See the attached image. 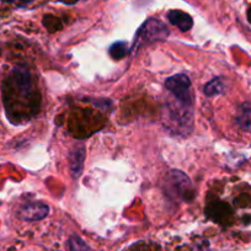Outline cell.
<instances>
[{"label":"cell","mask_w":251,"mask_h":251,"mask_svg":"<svg viewBox=\"0 0 251 251\" xmlns=\"http://www.w3.org/2000/svg\"><path fill=\"white\" fill-rule=\"evenodd\" d=\"M169 36V28L158 19H148L137 32L132 50H136L143 43L163 41Z\"/></svg>","instance_id":"obj_1"},{"label":"cell","mask_w":251,"mask_h":251,"mask_svg":"<svg viewBox=\"0 0 251 251\" xmlns=\"http://www.w3.org/2000/svg\"><path fill=\"white\" fill-rule=\"evenodd\" d=\"M165 88L173 94V96L182 102L192 103L191 93V80L185 74H176L165 80Z\"/></svg>","instance_id":"obj_2"},{"label":"cell","mask_w":251,"mask_h":251,"mask_svg":"<svg viewBox=\"0 0 251 251\" xmlns=\"http://www.w3.org/2000/svg\"><path fill=\"white\" fill-rule=\"evenodd\" d=\"M169 182L174 192L183 201H191L195 196V190L191 180L180 170H171L169 174Z\"/></svg>","instance_id":"obj_3"},{"label":"cell","mask_w":251,"mask_h":251,"mask_svg":"<svg viewBox=\"0 0 251 251\" xmlns=\"http://www.w3.org/2000/svg\"><path fill=\"white\" fill-rule=\"evenodd\" d=\"M173 106H168V117L171 123L177 125V127H188L191 128L192 125V103L182 102L177 100Z\"/></svg>","instance_id":"obj_4"},{"label":"cell","mask_w":251,"mask_h":251,"mask_svg":"<svg viewBox=\"0 0 251 251\" xmlns=\"http://www.w3.org/2000/svg\"><path fill=\"white\" fill-rule=\"evenodd\" d=\"M48 212H50V207L47 204L42 202H28L21 207L19 214L24 221L35 222L46 218L48 216Z\"/></svg>","instance_id":"obj_5"},{"label":"cell","mask_w":251,"mask_h":251,"mask_svg":"<svg viewBox=\"0 0 251 251\" xmlns=\"http://www.w3.org/2000/svg\"><path fill=\"white\" fill-rule=\"evenodd\" d=\"M85 160V148L83 146H76L69 155V168L74 178H78L81 175Z\"/></svg>","instance_id":"obj_6"},{"label":"cell","mask_w":251,"mask_h":251,"mask_svg":"<svg viewBox=\"0 0 251 251\" xmlns=\"http://www.w3.org/2000/svg\"><path fill=\"white\" fill-rule=\"evenodd\" d=\"M168 19L174 26L180 28L181 31H188L194 25V20H192L191 16L180 10L169 11Z\"/></svg>","instance_id":"obj_7"},{"label":"cell","mask_w":251,"mask_h":251,"mask_svg":"<svg viewBox=\"0 0 251 251\" xmlns=\"http://www.w3.org/2000/svg\"><path fill=\"white\" fill-rule=\"evenodd\" d=\"M236 123L246 132H251V105L243 103L236 113Z\"/></svg>","instance_id":"obj_8"},{"label":"cell","mask_w":251,"mask_h":251,"mask_svg":"<svg viewBox=\"0 0 251 251\" xmlns=\"http://www.w3.org/2000/svg\"><path fill=\"white\" fill-rule=\"evenodd\" d=\"M224 91V83L221 78L212 79L209 83H207L203 88V93L207 96H214L219 95Z\"/></svg>","instance_id":"obj_9"},{"label":"cell","mask_w":251,"mask_h":251,"mask_svg":"<svg viewBox=\"0 0 251 251\" xmlns=\"http://www.w3.org/2000/svg\"><path fill=\"white\" fill-rule=\"evenodd\" d=\"M129 52V47L128 45L126 42H115L111 45L110 50H108V53H110L111 57L113 59H122L127 53Z\"/></svg>","instance_id":"obj_10"},{"label":"cell","mask_w":251,"mask_h":251,"mask_svg":"<svg viewBox=\"0 0 251 251\" xmlns=\"http://www.w3.org/2000/svg\"><path fill=\"white\" fill-rule=\"evenodd\" d=\"M68 251H89V249L80 236L72 235L68 241Z\"/></svg>","instance_id":"obj_11"},{"label":"cell","mask_w":251,"mask_h":251,"mask_svg":"<svg viewBox=\"0 0 251 251\" xmlns=\"http://www.w3.org/2000/svg\"><path fill=\"white\" fill-rule=\"evenodd\" d=\"M43 25L47 27V30L50 31V32H54V31L59 30V28L62 27L60 21L58 20L57 18H54L53 15L45 16V18H43Z\"/></svg>","instance_id":"obj_12"},{"label":"cell","mask_w":251,"mask_h":251,"mask_svg":"<svg viewBox=\"0 0 251 251\" xmlns=\"http://www.w3.org/2000/svg\"><path fill=\"white\" fill-rule=\"evenodd\" d=\"M194 251H211V249H209L208 243H207V241H203V243L197 244Z\"/></svg>","instance_id":"obj_13"},{"label":"cell","mask_w":251,"mask_h":251,"mask_svg":"<svg viewBox=\"0 0 251 251\" xmlns=\"http://www.w3.org/2000/svg\"><path fill=\"white\" fill-rule=\"evenodd\" d=\"M60 1H63V3H66V4H74L76 3L78 0H60Z\"/></svg>","instance_id":"obj_14"},{"label":"cell","mask_w":251,"mask_h":251,"mask_svg":"<svg viewBox=\"0 0 251 251\" xmlns=\"http://www.w3.org/2000/svg\"><path fill=\"white\" fill-rule=\"evenodd\" d=\"M249 20H250V23H251V10L249 11Z\"/></svg>","instance_id":"obj_15"},{"label":"cell","mask_w":251,"mask_h":251,"mask_svg":"<svg viewBox=\"0 0 251 251\" xmlns=\"http://www.w3.org/2000/svg\"><path fill=\"white\" fill-rule=\"evenodd\" d=\"M24 1H30V0H24Z\"/></svg>","instance_id":"obj_16"},{"label":"cell","mask_w":251,"mask_h":251,"mask_svg":"<svg viewBox=\"0 0 251 251\" xmlns=\"http://www.w3.org/2000/svg\"><path fill=\"white\" fill-rule=\"evenodd\" d=\"M6 1H13V0H6Z\"/></svg>","instance_id":"obj_17"}]
</instances>
